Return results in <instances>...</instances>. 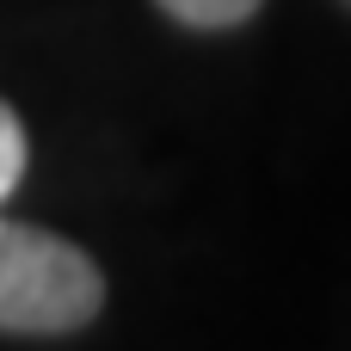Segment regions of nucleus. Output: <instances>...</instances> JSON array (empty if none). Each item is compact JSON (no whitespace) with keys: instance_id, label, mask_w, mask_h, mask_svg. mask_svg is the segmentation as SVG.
<instances>
[{"instance_id":"nucleus-1","label":"nucleus","mask_w":351,"mask_h":351,"mask_svg":"<svg viewBox=\"0 0 351 351\" xmlns=\"http://www.w3.org/2000/svg\"><path fill=\"white\" fill-rule=\"evenodd\" d=\"M105 315L99 259L37 222L0 216V333L12 339H62Z\"/></svg>"},{"instance_id":"nucleus-2","label":"nucleus","mask_w":351,"mask_h":351,"mask_svg":"<svg viewBox=\"0 0 351 351\" xmlns=\"http://www.w3.org/2000/svg\"><path fill=\"white\" fill-rule=\"evenodd\" d=\"M167 19H179V25H191V31H234V25H247L265 0H154Z\"/></svg>"},{"instance_id":"nucleus-3","label":"nucleus","mask_w":351,"mask_h":351,"mask_svg":"<svg viewBox=\"0 0 351 351\" xmlns=\"http://www.w3.org/2000/svg\"><path fill=\"white\" fill-rule=\"evenodd\" d=\"M25 160H31V142H25V123H19V111L0 99V204L19 191V179H25Z\"/></svg>"},{"instance_id":"nucleus-4","label":"nucleus","mask_w":351,"mask_h":351,"mask_svg":"<svg viewBox=\"0 0 351 351\" xmlns=\"http://www.w3.org/2000/svg\"><path fill=\"white\" fill-rule=\"evenodd\" d=\"M339 6H346V12H351V0H339Z\"/></svg>"}]
</instances>
